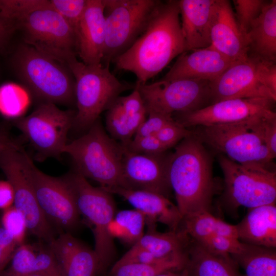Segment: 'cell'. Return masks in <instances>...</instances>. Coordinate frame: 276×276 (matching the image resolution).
Masks as SVG:
<instances>
[{
  "instance_id": "cell-1",
  "label": "cell",
  "mask_w": 276,
  "mask_h": 276,
  "mask_svg": "<svg viewBox=\"0 0 276 276\" xmlns=\"http://www.w3.org/2000/svg\"><path fill=\"white\" fill-rule=\"evenodd\" d=\"M185 52L178 1H160L142 34L112 62L117 70L133 73L135 83L144 84Z\"/></svg>"
},
{
  "instance_id": "cell-2",
  "label": "cell",
  "mask_w": 276,
  "mask_h": 276,
  "mask_svg": "<svg viewBox=\"0 0 276 276\" xmlns=\"http://www.w3.org/2000/svg\"><path fill=\"white\" fill-rule=\"evenodd\" d=\"M168 175L182 218L201 211L210 212L215 191L212 160L194 132L171 153Z\"/></svg>"
},
{
  "instance_id": "cell-3",
  "label": "cell",
  "mask_w": 276,
  "mask_h": 276,
  "mask_svg": "<svg viewBox=\"0 0 276 276\" xmlns=\"http://www.w3.org/2000/svg\"><path fill=\"white\" fill-rule=\"evenodd\" d=\"M66 65L75 81L77 111L72 128L87 130L124 91L134 89L135 84L123 82L102 63L87 65L76 56L71 57Z\"/></svg>"
},
{
  "instance_id": "cell-4",
  "label": "cell",
  "mask_w": 276,
  "mask_h": 276,
  "mask_svg": "<svg viewBox=\"0 0 276 276\" xmlns=\"http://www.w3.org/2000/svg\"><path fill=\"white\" fill-rule=\"evenodd\" d=\"M125 147L106 133L98 119L80 137L68 143V154L78 172L101 187H120Z\"/></svg>"
},
{
  "instance_id": "cell-5",
  "label": "cell",
  "mask_w": 276,
  "mask_h": 276,
  "mask_svg": "<svg viewBox=\"0 0 276 276\" xmlns=\"http://www.w3.org/2000/svg\"><path fill=\"white\" fill-rule=\"evenodd\" d=\"M14 66L21 81L41 102H75V81L67 65L25 44L15 55Z\"/></svg>"
},
{
  "instance_id": "cell-6",
  "label": "cell",
  "mask_w": 276,
  "mask_h": 276,
  "mask_svg": "<svg viewBox=\"0 0 276 276\" xmlns=\"http://www.w3.org/2000/svg\"><path fill=\"white\" fill-rule=\"evenodd\" d=\"M276 117L241 122L198 126L194 134L202 142L232 161L271 167L273 158L264 141L266 124Z\"/></svg>"
},
{
  "instance_id": "cell-7",
  "label": "cell",
  "mask_w": 276,
  "mask_h": 276,
  "mask_svg": "<svg viewBox=\"0 0 276 276\" xmlns=\"http://www.w3.org/2000/svg\"><path fill=\"white\" fill-rule=\"evenodd\" d=\"M62 177L74 194L80 216L92 225L94 250L103 271L116 254L113 239L109 231V224L116 213L112 194L101 187L91 185L75 169Z\"/></svg>"
},
{
  "instance_id": "cell-8",
  "label": "cell",
  "mask_w": 276,
  "mask_h": 276,
  "mask_svg": "<svg viewBox=\"0 0 276 276\" xmlns=\"http://www.w3.org/2000/svg\"><path fill=\"white\" fill-rule=\"evenodd\" d=\"M244 98H266L275 102V62L248 54L211 83V104Z\"/></svg>"
},
{
  "instance_id": "cell-9",
  "label": "cell",
  "mask_w": 276,
  "mask_h": 276,
  "mask_svg": "<svg viewBox=\"0 0 276 276\" xmlns=\"http://www.w3.org/2000/svg\"><path fill=\"white\" fill-rule=\"evenodd\" d=\"M218 162L224 176V202L231 210L275 203L273 168L259 164H240L222 154Z\"/></svg>"
},
{
  "instance_id": "cell-10",
  "label": "cell",
  "mask_w": 276,
  "mask_h": 276,
  "mask_svg": "<svg viewBox=\"0 0 276 276\" xmlns=\"http://www.w3.org/2000/svg\"><path fill=\"white\" fill-rule=\"evenodd\" d=\"M160 1L104 0L105 41L102 64L127 50L146 28Z\"/></svg>"
},
{
  "instance_id": "cell-11",
  "label": "cell",
  "mask_w": 276,
  "mask_h": 276,
  "mask_svg": "<svg viewBox=\"0 0 276 276\" xmlns=\"http://www.w3.org/2000/svg\"><path fill=\"white\" fill-rule=\"evenodd\" d=\"M26 44L66 65L76 56L75 33L68 23L49 6L38 8L14 21Z\"/></svg>"
},
{
  "instance_id": "cell-12",
  "label": "cell",
  "mask_w": 276,
  "mask_h": 276,
  "mask_svg": "<svg viewBox=\"0 0 276 276\" xmlns=\"http://www.w3.org/2000/svg\"><path fill=\"white\" fill-rule=\"evenodd\" d=\"M75 114V111L60 109L53 103L41 102L31 113L17 119L15 125L35 151L37 160L59 159L68 143Z\"/></svg>"
},
{
  "instance_id": "cell-13",
  "label": "cell",
  "mask_w": 276,
  "mask_h": 276,
  "mask_svg": "<svg viewBox=\"0 0 276 276\" xmlns=\"http://www.w3.org/2000/svg\"><path fill=\"white\" fill-rule=\"evenodd\" d=\"M31 159L23 148L7 150L0 152V169L12 186L13 206L23 217L27 231L49 244L57 236L37 202L29 174Z\"/></svg>"
},
{
  "instance_id": "cell-14",
  "label": "cell",
  "mask_w": 276,
  "mask_h": 276,
  "mask_svg": "<svg viewBox=\"0 0 276 276\" xmlns=\"http://www.w3.org/2000/svg\"><path fill=\"white\" fill-rule=\"evenodd\" d=\"M211 83L202 79H161L149 84L135 83L134 88L142 98L147 115L155 113L172 116L210 105Z\"/></svg>"
},
{
  "instance_id": "cell-15",
  "label": "cell",
  "mask_w": 276,
  "mask_h": 276,
  "mask_svg": "<svg viewBox=\"0 0 276 276\" xmlns=\"http://www.w3.org/2000/svg\"><path fill=\"white\" fill-rule=\"evenodd\" d=\"M29 174L38 205L59 234L72 232L80 224L74 194L63 177L49 175L29 163Z\"/></svg>"
},
{
  "instance_id": "cell-16",
  "label": "cell",
  "mask_w": 276,
  "mask_h": 276,
  "mask_svg": "<svg viewBox=\"0 0 276 276\" xmlns=\"http://www.w3.org/2000/svg\"><path fill=\"white\" fill-rule=\"evenodd\" d=\"M274 102L266 98L227 99L193 111L175 113L176 117L173 118L187 128L236 123L276 117L273 110Z\"/></svg>"
},
{
  "instance_id": "cell-17",
  "label": "cell",
  "mask_w": 276,
  "mask_h": 276,
  "mask_svg": "<svg viewBox=\"0 0 276 276\" xmlns=\"http://www.w3.org/2000/svg\"><path fill=\"white\" fill-rule=\"evenodd\" d=\"M170 154L166 151L155 154L136 153L125 147L119 187L150 191L169 198L172 191L168 175Z\"/></svg>"
},
{
  "instance_id": "cell-18",
  "label": "cell",
  "mask_w": 276,
  "mask_h": 276,
  "mask_svg": "<svg viewBox=\"0 0 276 276\" xmlns=\"http://www.w3.org/2000/svg\"><path fill=\"white\" fill-rule=\"evenodd\" d=\"M104 0H87L75 33L76 53L87 65L102 63L105 41Z\"/></svg>"
},
{
  "instance_id": "cell-19",
  "label": "cell",
  "mask_w": 276,
  "mask_h": 276,
  "mask_svg": "<svg viewBox=\"0 0 276 276\" xmlns=\"http://www.w3.org/2000/svg\"><path fill=\"white\" fill-rule=\"evenodd\" d=\"M227 0H215L211 21V46L233 62L248 56L245 39Z\"/></svg>"
},
{
  "instance_id": "cell-20",
  "label": "cell",
  "mask_w": 276,
  "mask_h": 276,
  "mask_svg": "<svg viewBox=\"0 0 276 276\" xmlns=\"http://www.w3.org/2000/svg\"><path fill=\"white\" fill-rule=\"evenodd\" d=\"M102 188L111 194L118 195L126 200L144 216L147 226H156L157 223H160L166 225L171 231H176L180 228L182 216L176 204L169 198L147 191L130 190L119 187Z\"/></svg>"
},
{
  "instance_id": "cell-21",
  "label": "cell",
  "mask_w": 276,
  "mask_h": 276,
  "mask_svg": "<svg viewBox=\"0 0 276 276\" xmlns=\"http://www.w3.org/2000/svg\"><path fill=\"white\" fill-rule=\"evenodd\" d=\"M234 62L210 45L180 55L162 79H194L212 82Z\"/></svg>"
},
{
  "instance_id": "cell-22",
  "label": "cell",
  "mask_w": 276,
  "mask_h": 276,
  "mask_svg": "<svg viewBox=\"0 0 276 276\" xmlns=\"http://www.w3.org/2000/svg\"><path fill=\"white\" fill-rule=\"evenodd\" d=\"M48 245L64 276H96L102 272L94 249L85 245L71 233L59 234Z\"/></svg>"
},
{
  "instance_id": "cell-23",
  "label": "cell",
  "mask_w": 276,
  "mask_h": 276,
  "mask_svg": "<svg viewBox=\"0 0 276 276\" xmlns=\"http://www.w3.org/2000/svg\"><path fill=\"white\" fill-rule=\"evenodd\" d=\"M106 111L108 132L125 147L132 141L148 116L142 98L135 88L130 94L119 97Z\"/></svg>"
},
{
  "instance_id": "cell-24",
  "label": "cell",
  "mask_w": 276,
  "mask_h": 276,
  "mask_svg": "<svg viewBox=\"0 0 276 276\" xmlns=\"http://www.w3.org/2000/svg\"><path fill=\"white\" fill-rule=\"evenodd\" d=\"M214 3L215 0L178 1L187 52L211 45V21Z\"/></svg>"
},
{
  "instance_id": "cell-25",
  "label": "cell",
  "mask_w": 276,
  "mask_h": 276,
  "mask_svg": "<svg viewBox=\"0 0 276 276\" xmlns=\"http://www.w3.org/2000/svg\"><path fill=\"white\" fill-rule=\"evenodd\" d=\"M236 226L238 239L242 243L275 248V203L248 209L246 215Z\"/></svg>"
},
{
  "instance_id": "cell-26",
  "label": "cell",
  "mask_w": 276,
  "mask_h": 276,
  "mask_svg": "<svg viewBox=\"0 0 276 276\" xmlns=\"http://www.w3.org/2000/svg\"><path fill=\"white\" fill-rule=\"evenodd\" d=\"M248 54L276 61V1H268L245 37Z\"/></svg>"
},
{
  "instance_id": "cell-27",
  "label": "cell",
  "mask_w": 276,
  "mask_h": 276,
  "mask_svg": "<svg viewBox=\"0 0 276 276\" xmlns=\"http://www.w3.org/2000/svg\"><path fill=\"white\" fill-rule=\"evenodd\" d=\"M187 252L189 276H241L232 257L214 254L192 239Z\"/></svg>"
},
{
  "instance_id": "cell-28",
  "label": "cell",
  "mask_w": 276,
  "mask_h": 276,
  "mask_svg": "<svg viewBox=\"0 0 276 276\" xmlns=\"http://www.w3.org/2000/svg\"><path fill=\"white\" fill-rule=\"evenodd\" d=\"M191 239L198 243L214 235L238 239L236 225L229 224L210 211H201L182 218L180 227Z\"/></svg>"
},
{
  "instance_id": "cell-29",
  "label": "cell",
  "mask_w": 276,
  "mask_h": 276,
  "mask_svg": "<svg viewBox=\"0 0 276 276\" xmlns=\"http://www.w3.org/2000/svg\"><path fill=\"white\" fill-rule=\"evenodd\" d=\"M147 231L133 245L145 249L157 258H163L188 249L191 239L181 229L158 232L156 226H147Z\"/></svg>"
},
{
  "instance_id": "cell-30",
  "label": "cell",
  "mask_w": 276,
  "mask_h": 276,
  "mask_svg": "<svg viewBox=\"0 0 276 276\" xmlns=\"http://www.w3.org/2000/svg\"><path fill=\"white\" fill-rule=\"evenodd\" d=\"M231 257L243 269L241 276H276L275 248L244 244L243 249Z\"/></svg>"
},
{
  "instance_id": "cell-31",
  "label": "cell",
  "mask_w": 276,
  "mask_h": 276,
  "mask_svg": "<svg viewBox=\"0 0 276 276\" xmlns=\"http://www.w3.org/2000/svg\"><path fill=\"white\" fill-rule=\"evenodd\" d=\"M187 249L173 254L150 263H128L112 266L109 276H157L186 267Z\"/></svg>"
},
{
  "instance_id": "cell-32",
  "label": "cell",
  "mask_w": 276,
  "mask_h": 276,
  "mask_svg": "<svg viewBox=\"0 0 276 276\" xmlns=\"http://www.w3.org/2000/svg\"><path fill=\"white\" fill-rule=\"evenodd\" d=\"M144 216L139 211L125 210L116 213L109 224V231L114 239L133 246L144 235Z\"/></svg>"
},
{
  "instance_id": "cell-33",
  "label": "cell",
  "mask_w": 276,
  "mask_h": 276,
  "mask_svg": "<svg viewBox=\"0 0 276 276\" xmlns=\"http://www.w3.org/2000/svg\"><path fill=\"white\" fill-rule=\"evenodd\" d=\"M27 104V94L18 85L7 83L0 87V112L5 116L19 117Z\"/></svg>"
},
{
  "instance_id": "cell-34",
  "label": "cell",
  "mask_w": 276,
  "mask_h": 276,
  "mask_svg": "<svg viewBox=\"0 0 276 276\" xmlns=\"http://www.w3.org/2000/svg\"><path fill=\"white\" fill-rule=\"evenodd\" d=\"M267 2L263 0L233 1L236 19L245 39L252 24L260 15Z\"/></svg>"
},
{
  "instance_id": "cell-35",
  "label": "cell",
  "mask_w": 276,
  "mask_h": 276,
  "mask_svg": "<svg viewBox=\"0 0 276 276\" xmlns=\"http://www.w3.org/2000/svg\"><path fill=\"white\" fill-rule=\"evenodd\" d=\"M37 254L36 246L21 244L15 250L6 272L10 276H24L33 273Z\"/></svg>"
},
{
  "instance_id": "cell-36",
  "label": "cell",
  "mask_w": 276,
  "mask_h": 276,
  "mask_svg": "<svg viewBox=\"0 0 276 276\" xmlns=\"http://www.w3.org/2000/svg\"><path fill=\"white\" fill-rule=\"evenodd\" d=\"M50 5V0H0V13L13 22L20 17Z\"/></svg>"
},
{
  "instance_id": "cell-37",
  "label": "cell",
  "mask_w": 276,
  "mask_h": 276,
  "mask_svg": "<svg viewBox=\"0 0 276 276\" xmlns=\"http://www.w3.org/2000/svg\"><path fill=\"white\" fill-rule=\"evenodd\" d=\"M198 243L209 251L225 257L238 254L244 246L237 239L220 235L212 236Z\"/></svg>"
},
{
  "instance_id": "cell-38",
  "label": "cell",
  "mask_w": 276,
  "mask_h": 276,
  "mask_svg": "<svg viewBox=\"0 0 276 276\" xmlns=\"http://www.w3.org/2000/svg\"><path fill=\"white\" fill-rule=\"evenodd\" d=\"M51 8L58 13L74 32L86 7L87 0H50Z\"/></svg>"
},
{
  "instance_id": "cell-39",
  "label": "cell",
  "mask_w": 276,
  "mask_h": 276,
  "mask_svg": "<svg viewBox=\"0 0 276 276\" xmlns=\"http://www.w3.org/2000/svg\"><path fill=\"white\" fill-rule=\"evenodd\" d=\"M38 245L36 246L37 254L33 273H39L43 276H64L48 244L45 246L41 242Z\"/></svg>"
},
{
  "instance_id": "cell-40",
  "label": "cell",
  "mask_w": 276,
  "mask_h": 276,
  "mask_svg": "<svg viewBox=\"0 0 276 276\" xmlns=\"http://www.w3.org/2000/svg\"><path fill=\"white\" fill-rule=\"evenodd\" d=\"M1 225L16 240L18 246L24 243L27 227L21 214L12 205L3 210Z\"/></svg>"
},
{
  "instance_id": "cell-41",
  "label": "cell",
  "mask_w": 276,
  "mask_h": 276,
  "mask_svg": "<svg viewBox=\"0 0 276 276\" xmlns=\"http://www.w3.org/2000/svg\"><path fill=\"white\" fill-rule=\"evenodd\" d=\"M193 133V130H189L173 119L155 135L160 143L168 149Z\"/></svg>"
},
{
  "instance_id": "cell-42",
  "label": "cell",
  "mask_w": 276,
  "mask_h": 276,
  "mask_svg": "<svg viewBox=\"0 0 276 276\" xmlns=\"http://www.w3.org/2000/svg\"><path fill=\"white\" fill-rule=\"evenodd\" d=\"M125 147L130 152L140 154L159 153L168 150L160 143L156 135L133 139Z\"/></svg>"
},
{
  "instance_id": "cell-43",
  "label": "cell",
  "mask_w": 276,
  "mask_h": 276,
  "mask_svg": "<svg viewBox=\"0 0 276 276\" xmlns=\"http://www.w3.org/2000/svg\"><path fill=\"white\" fill-rule=\"evenodd\" d=\"M173 120L172 116L149 113L147 119L140 127L133 139L155 135L165 125Z\"/></svg>"
},
{
  "instance_id": "cell-44",
  "label": "cell",
  "mask_w": 276,
  "mask_h": 276,
  "mask_svg": "<svg viewBox=\"0 0 276 276\" xmlns=\"http://www.w3.org/2000/svg\"><path fill=\"white\" fill-rule=\"evenodd\" d=\"M264 141L271 157L276 156V118L270 119L266 124Z\"/></svg>"
},
{
  "instance_id": "cell-45",
  "label": "cell",
  "mask_w": 276,
  "mask_h": 276,
  "mask_svg": "<svg viewBox=\"0 0 276 276\" xmlns=\"http://www.w3.org/2000/svg\"><path fill=\"white\" fill-rule=\"evenodd\" d=\"M14 201V192L10 183L0 181V209L2 211L11 206Z\"/></svg>"
},
{
  "instance_id": "cell-46",
  "label": "cell",
  "mask_w": 276,
  "mask_h": 276,
  "mask_svg": "<svg viewBox=\"0 0 276 276\" xmlns=\"http://www.w3.org/2000/svg\"><path fill=\"white\" fill-rule=\"evenodd\" d=\"M16 26L11 20L5 18L0 13V48L6 42Z\"/></svg>"
},
{
  "instance_id": "cell-47",
  "label": "cell",
  "mask_w": 276,
  "mask_h": 276,
  "mask_svg": "<svg viewBox=\"0 0 276 276\" xmlns=\"http://www.w3.org/2000/svg\"><path fill=\"white\" fill-rule=\"evenodd\" d=\"M0 244L12 253H14L18 246L15 238L1 225H0Z\"/></svg>"
},
{
  "instance_id": "cell-48",
  "label": "cell",
  "mask_w": 276,
  "mask_h": 276,
  "mask_svg": "<svg viewBox=\"0 0 276 276\" xmlns=\"http://www.w3.org/2000/svg\"><path fill=\"white\" fill-rule=\"evenodd\" d=\"M22 146L5 132L0 130V152L9 149H19Z\"/></svg>"
},
{
  "instance_id": "cell-49",
  "label": "cell",
  "mask_w": 276,
  "mask_h": 276,
  "mask_svg": "<svg viewBox=\"0 0 276 276\" xmlns=\"http://www.w3.org/2000/svg\"><path fill=\"white\" fill-rule=\"evenodd\" d=\"M13 253L8 251L0 244V273L5 270L10 263Z\"/></svg>"
},
{
  "instance_id": "cell-50",
  "label": "cell",
  "mask_w": 276,
  "mask_h": 276,
  "mask_svg": "<svg viewBox=\"0 0 276 276\" xmlns=\"http://www.w3.org/2000/svg\"><path fill=\"white\" fill-rule=\"evenodd\" d=\"M157 276H189V275L186 268H185L180 270L170 271L165 272Z\"/></svg>"
},
{
  "instance_id": "cell-51",
  "label": "cell",
  "mask_w": 276,
  "mask_h": 276,
  "mask_svg": "<svg viewBox=\"0 0 276 276\" xmlns=\"http://www.w3.org/2000/svg\"><path fill=\"white\" fill-rule=\"evenodd\" d=\"M24 276H43V275L39 273H30V274H29Z\"/></svg>"
},
{
  "instance_id": "cell-52",
  "label": "cell",
  "mask_w": 276,
  "mask_h": 276,
  "mask_svg": "<svg viewBox=\"0 0 276 276\" xmlns=\"http://www.w3.org/2000/svg\"><path fill=\"white\" fill-rule=\"evenodd\" d=\"M0 276H10L5 271H3L1 273H0Z\"/></svg>"
}]
</instances>
